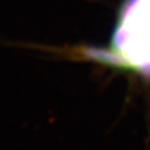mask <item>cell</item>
<instances>
[{"instance_id":"6da1fadb","label":"cell","mask_w":150,"mask_h":150,"mask_svg":"<svg viewBox=\"0 0 150 150\" xmlns=\"http://www.w3.org/2000/svg\"><path fill=\"white\" fill-rule=\"evenodd\" d=\"M95 57L150 76V0H129L109 51Z\"/></svg>"}]
</instances>
